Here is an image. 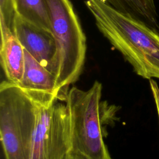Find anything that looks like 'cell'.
<instances>
[{
	"label": "cell",
	"instance_id": "obj_3",
	"mask_svg": "<svg viewBox=\"0 0 159 159\" xmlns=\"http://www.w3.org/2000/svg\"><path fill=\"white\" fill-rule=\"evenodd\" d=\"M57 45L53 75L61 99L79 78L84 64L86 38L70 0H45Z\"/></svg>",
	"mask_w": 159,
	"mask_h": 159
},
{
	"label": "cell",
	"instance_id": "obj_8",
	"mask_svg": "<svg viewBox=\"0 0 159 159\" xmlns=\"http://www.w3.org/2000/svg\"><path fill=\"white\" fill-rule=\"evenodd\" d=\"M116 11L127 15L159 33V20L154 0H102Z\"/></svg>",
	"mask_w": 159,
	"mask_h": 159
},
{
	"label": "cell",
	"instance_id": "obj_10",
	"mask_svg": "<svg viewBox=\"0 0 159 159\" xmlns=\"http://www.w3.org/2000/svg\"><path fill=\"white\" fill-rule=\"evenodd\" d=\"M14 16L13 0H0V23L13 31Z\"/></svg>",
	"mask_w": 159,
	"mask_h": 159
},
{
	"label": "cell",
	"instance_id": "obj_9",
	"mask_svg": "<svg viewBox=\"0 0 159 159\" xmlns=\"http://www.w3.org/2000/svg\"><path fill=\"white\" fill-rule=\"evenodd\" d=\"M13 5L15 14L21 19L52 33L45 0H13Z\"/></svg>",
	"mask_w": 159,
	"mask_h": 159
},
{
	"label": "cell",
	"instance_id": "obj_6",
	"mask_svg": "<svg viewBox=\"0 0 159 159\" xmlns=\"http://www.w3.org/2000/svg\"><path fill=\"white\" fill-rule=\"evenodd\" d=\"M0 26L1 66L7 80L19 86L24 72V49L14 31L2 23Z\"/></svg>",
	"mask_w": 159,
	"mask_h": 159
},
{
	"label": "cell",
	"instance_id": "obj_13",
	"mask_svg": "<svg viewBox=\"0 0 159 159\" xmlns=\"http://www.w3.org/2000/svg\"><path fill=\"white\" fill-rule=\"evenodd\" d=\"M72 159H73V158H72Z\"/></svg>",
	"mask_w": 159,
	"mask_h": 159
},
{
	"label": "cell",
	"instance_id": "obj_4",
	"mask_svg": "<svg viewBox=\"0 0 159 159\" xmlns=\"http://www.w3.org/2000/svg\"><path fill=\"white\" fill-rule=\"evenodd\" d=\"M36 101L7 80L0 85V135L5 159H30Z\"/></svg>",
	"mask_w": 159,
	"mask_h": 159
},
{
	"label": "cell",
	"instance_id": "obj_1",
	"mask_svg": "<svg viewBox=\"0 0 159 159\" xmlns=\"http://www.w3.org/2000/svg\"><path fill=\"white\" fill-rule=\"evenodd\" d=\"M101 33L146 79H159V33L102 0H84Z\"/></svg>",
	"mask_w": 159,
	"mask_h": 159
},
{
	"label": "cell",
	"instance_id": "obj_5",
	"mask_svg": "<svg viewBox=\"0 0 159 159\" xmlns=\"http://www.w3.org/2000/svg\"><path fill=\"white\" fill-rule=\"evenodd\" d=\"M13 31L24 49L53 74L57 45L53 34L26 22L16 14Z\"/></svg>",
	"mask_w": 159,
	"mask_h": 159
},
{
	"label": "cell",
	"instance_id": "obj_2",
	"mask_svg": "<svg viewBox=\"0 0 159 159\" xmlns=\"http://www.w3.org/2000/svg\"><path fill=\"white\" fill-rule=\"evenodd\" d=\"M102 84L87 90L68 89L65 98L70 123V155L73 159H112L104 140Z\"/></svg>",
	"mask_w": 159,
	"mask_h": 159
},
{
	"label": "cell",
	"instance_id": "obj_11",
	"mask_svg": "<svg viewBox=\"0 0 159 159\" xmlns=\"http://www.w3.org/2000/svg\"><path fill=\"white\" fill-rule=\"evenodd\" d=\"M150 84L151 90L153 96V98L155 102L157 112L158 115V119H159V88L158 86L157 83L153 80H150Z\"/></svg>",
	"mask_w": 159,
	"mask_h": 159
},
{
	"label": "cell",
	"instance_id": "obj_7",
	"mask_svg": "<svg viewBox=\"0 0 159 159\" xmlns=\"http://www.w3.org/2000/svg\"><path fill=\"white\" fill-rule=\"evenodd\" d=\"M25 66L19 86L27 93H55L61 97L57 88L55 77L27 51L24 50Z\"/></svg>",
	"mask_w": 159,
	"mask_h": 159
},
{
	"label": "cell",
	"instance_id": "obj_12",
	"mask_svg": "<svg viewBox=\"0 0 159 159\" xmlns=\"http://www.w3.org/2000/svg\"><path fill=\"white\" fill-rule=\"evenodd\" d=\"M65 159H72V158H71V157L70 156V153L66 157V158H65Z\"/></svg>",
	"mask_w": 159,
	"mask_h": 159
}]
</instances>
